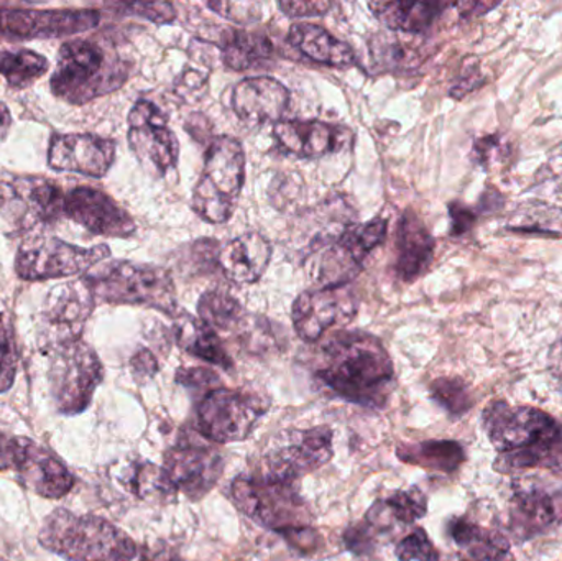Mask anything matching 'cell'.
<instances>
[{
	"instance_id": "cell-1",
	"label": "cell",
	"mask_w": 562,
	"mask_h": 561,
	"mask_svg": "<svg viewBox=\"0 0 562 561\" xmlns=\"http://www.w3.org/2000/svg\"><path fill=\"white\" fill-rule=\"evenodd\" d=\"M317 378L337 395L383 407L395 382L393 362L379 338L362 332H340L323 348Z\"/></svg>"
},
{
	"instance_id": "cell-2",
	"label": "cell",
	"mask_w": 562,
	"mask_h": 561,
	"mask_svg": "<svg viewBox=\"0 0 562 561\" xmlns=\"http://www.w3.org/2000/svg\"><path fill=\"white\" fill-rule=\"evenodd\" d=\"M128 75L131 61L109 40H69L59 48L49 88L56 98L82 105L114 92Z\"/></svg>"
},
{
	"instance_id": "cell-3",
	"label": "cell",
	"mask_w": 562,
	"mask_h": 561,
	"mask_svg": "<svg viewBox=\"0 0 562 561\" xmlns=\"http://www.w3.org/2000/svg\"><path fill=\"white\" fill-rule=\"evenodd\" d=\"M38 540L46 550L69 561H134L140 549L109 520L65 509L46 517Z\"/></svg>"
},
{
	"instance_id": "cell-4",
	"label": "cell",
	"mask_w": 562,
	"mask_h": 561,
	"mask_svg": "<svg viewBox=\"0 0 562 561\" xmlns=\"http://www.w3.org/2000/svg\"><path fill=\"white\" fill-rule=\"evenodd\" d=\"M95 303L144 305L178 316L177 290L167 269L132 262L99 263L85 276Z\"/></svg>"
},
{
	"instance_id": "cell-5",
	"label": "cell",
	"mask_w": 562,
	"mask_h": 561,
	"mask_svg": "<svg viewBox=\"0 0 562 561\" xmlns=\"http://www.w3.org/2000/svg\"><path fill=\"white\" fill-rule=\"evenodd\" d=\"M246 181V152L231 135L211 142L203 173L191 198L194 213L211 224H224L233 217Z\"/></svg>"
},
{
	"instance_id": "cell-6",
	"label": "cell",
	"mask_w": 562,
	"mask_h": 561,
	"mask_svg": "<svg viewBox=\"0 0 562 561\" xmlns=\"http://www.w3.org/2000/svg\"><path fill=\"white\" fill-rule=\"evenodd\" d=\"M389 221L375 217L350 224L346 231L307 247L306 272L321 287L347 285L363 267V260L385 240Z\"/></svg>"
},
{
	"instance_id": "cell-7",
	"label": "cell",
	"mask_w": 562,
	"mask_h": 561,
	"mask_svg": "<svg viewBox=\"0 0 562 561\" xmlns=\"http://www.w3.org/2000/svg\"><path fill=\"white\" fill-rule=\"evenodd\" d=\"M231 500L237 509L273 532L290 536L307 529L311 513L293 484L266 478H237L231 486Z\"/></svg>"
},
{
	"instance_id": "cell-8",
	"label": "cell",
	"mask_w": 562,
	"mask_h": 561,
	"mask_svg": "<svg viewBox=\"0 0 562 561\" xmlns=\"http://www.w3.org/2000/svg\"><path fill=\"white\" fill-rule=\"evenodd\" d=\"M102 378L104 369L98 355L81 339L52 349L49 388L59 414L78 415L85 412Z\"/></svg>"
},
{
	"instance_id": "cell-9",
	"label": "cell",
	"mask_w": 562,
	"mask_h": 561,
	"mask_svg": "<svg viewBox=\"0 0 562 561\" xmlns=\"http://www.w3.org/2000/svg\"><path fill=\"white\" fill-rule=\"evenodd\" d=\"M111 256L108 246L91 249L72 246L58 237L36 236L20 246L15 272L23 280L61 279L81 276Z\"/></svg>"
},
{
	"instance_id": "cell-10",
	"label": "cell",
	"mask_w": 562,
	"mask_h": 561,
	"mask_svg": "<svg viewBox=\"0 0 562 561\" xmlns=\"http://www.w3.org/2000/svg\"><path fill=\"white\" fill-rule=\"evenodd\" d=\"M484 425L495 450L501 453L553 444L562 438L561 425L535 407H510L494 402L484 412Z\"/></svg>"
},
{
	"instance_id": "cell-11",
	"label": "cell",
	"mask_w": 562,
	"mask_h": 561,
	"mask_svg": "<svg viewBox=\"0 0 562 561\" xmlns=\"http://www.w3.org/2000/svg\"><path fill=\"white\" fill-rule=\"evenodd\" d=\"M65 194L43 178L0 181V229H30L63 216Z\"/></svg>"
},
{
	"instance_id": "cell-12",
	"label": "cell",
	"mask_w": 562,
	"mask_h": 561,
	"mask_svg": "<svg viewBox=\"0 0 562 561\" xmlns=\"http://www.w3.org/2000/svg\"><path fill=\"white\" fill-rule=\"evenodd\" d=\"M267 412L266 402L234 389H213L198 408L200 430L216 444L243 441Z\"/></svg>"
},
{
	"instance_id": "cell-13",
	"label": "cell",
	"mask_w": 562,
	"mask_h": 561,
	"mask_svg": "<svg viewBox=\"0 0 562 561\" xmlns=\"http://www.w3.org/2000/svg\"><path fill=\"white\" fill-rule=\"evenodd\" d=\"M562 520V481L528 478L512 486L510 532L527 542L550 532Z\"/></svg>"
},
{
	"instance_id": "cell-14",
	"label": "cell",
	"mask_w": 562,
	"mask_h": 561,
	"mask_svg": "<svg viewBox=\"0 0 562 561\" xmlns=\"http://www.w3.org/2000/svg\"><path fill=\"white\" fill-rule=\"evenodd\" d=\"M128 145L142 167L164 177L180 158V144L167 115L147 99L135 102L128 114Z\"/></svg>"
},
{
	"instance_id": "cell-15",
	"label": "cell",
	"mask_w": 562,
	"mask_h": 561,
	"mask_svg": "<svg viewBox=\"0 0 562 561\" xmlns=\"http://www.w3.org/2000/svg\"><path fill=\"white\" fill-rule=\"evenodd\" d=\"M333 458V431L327 427L294 430L284 444L273 445L263 458V478L293 484L304 474L329 463Z\"/></svg>"
},
{
	"instance_id": "cell-16",
	"label": "cell",
	"mask_w": 562,
	"mask_h": 561,
	"mask_svg": "<svg viewBox=\"0 0 562 561\" xmlns=\"http://www.w3.org/2000/svg\"><path fill=\"white\" fill-rule=\"evenodd\" d=\"M359 299L349 285L306 290L294 300L293 325L303 341L316 343L327 329L346 326L356 318Z\"/></svg>"
},
{
	"instance_id": "cell-17",
	"label": "cell",
	"mask_w": 562,
	"mask_h": 561,
	"mask_svg": "<svg viewBox=\"0 0 562 561\" xmlns=\"http://www.w3.org/2000/svg\"><path fill=\"white\" fill-rule=\"evenodd\" d=\"M95 300L85 279L55 287L46 296L42 312V343L56 349L79 341Z\"/></svg>"
},
{
	"instance_id": "cell-18",
	"label": "cell",
	"mask_w": 562,
	"mask_h": 561,
	"mask_svg": "<svg viewBox=\"0 0 562 561\" xmlns=\"http://www.w3.org/2000/svg\"><path fill=\"white\" fill-rule=\"evenodd\" d=\"M101 22L95 10H26L0 7V33L19 38L78 35Z\"/></svg>"
},
{
	"instance_id": "cell-19",
	"label": "cell",
	"mask_w": 562,
	"mask_h": 561,
	"mask_svg": "<svg viewBox=\"0 0 562 561\" xmlns=\"http://www.w3.org/2000/svg\"><path fill=\"white\" fill-rule=\"evenodd\" d=\"M63 216L75 221L79 226L95 236L131 237L135 233L134 217L119 206L111 197L95 188H72L65 194Z\"/></svg>"
},
{
	"instance_id": "cell-20",
	"label": "cell",
	"mask_w": 562,
	"mask_h": 561,
	"mask_svg": "<svg viewBox=\"0 0 562 561\" xmlns=\"http://www.w3.org/2000/svg\"><path fill=\"white\" fill-rule=\"evenodd\" d=\"M115 142L92 134H56L48 148L53 170L102 178L114 164Z\"/></svg>"
},
{
	"instance_id": "cell-21",
	"label": "cell",
	"mask_w": 562,
	"mask_h": 561,
	"mask_svg": "<svg viewBox=\"0 0 562 561\" xmlns=\"http://www.w3.org/2000/svg\"><path fill=\"white\" fill-rule=\"evenodd\" d=\"M224 461L211 448L178 447L165 455L164 471L177 493L191 500L206 496L223 474Z\"/></svg>"
},
{
	"instance_id": "cell-22",
	"label": "cell",
	"mask_w": 562,
	"mask_h": 561,
	"mask_svg": "<svg viewBox=\"0 0 562 561\" xmlns=\"http://www.w3.org/2000/svg\"><path fill=\"white\" fill-rule=\"evenodd\" d=\"M273 137L284 154L296 158H321L342 150L353 134L344 125L323 121H280L273 125Z\"/></svg>"
},
{
	"instance_id": "cell-23",
	"label": "cell",
	"mask_w": 562,
	"mask_h": 561,
	"mask_svg": "<svg viewBox=\"0 0 562 561\" xmlns=\"http://www.w3.org/2000/svg\"><path fill=\"white\" fill-rule=\"evenodd\" d=\"M290 104L286 86L269 76L247 78L233 92V109L250 125L277 124Z\"/></svg>"
},
{
	"instance_id": "cell-24",
	"label": "cell",
	"mask_w": 562,
	"mask_h": 561,
	"mask_svg": "<svg viewBox=\"0 0 562 561\" xmlns=\"http://www.w3.org/2000/svg\"><path fill=\"white\" fill-rule=\"evenodd\" d=\"M435 237L422 217L406 210L396 227L395 273L403 282L419 279L431 266L435 257Z\"/></svg>"
},
{
	"instance_id": "cell-25",
	"label": "cell",
	"mask_w": 562,
	"mask_h": 561,
	"mask_svg": "<svg viewBox=\"0 0 562 561\" xmlns=\"http://www.w3.org/2000/svg\"><path fill=\"white\" fill-rule=\"evenodd\" d=\"M16 474L26 490L46 500H61L75 486V476L59 458L32 440L26 444Z\"/></svg>"
},
{
	"instance_id": "cell-26",
	"label": "cell",
	"mask_w": 562,
	"mask_h": 561,
	"mask_svg": "<svg viewBox=\"0 0 562 561\" xmlns=\"http://www.w3.org/2000/svg\"><path fill=\"white\" fill-rule=\"evenodd\" d=\"M272 259V246L259 233H246L231 240L220 256L217 263L224 276L237 285L259 282Z\"/></svg>"
},
{
	"instance_id": "cell-27",
	"label": "cell",
	"mask_w": 562,
	"mask_h": 561,
	"mask_svg": "<svg viewBox=\"0 0 562 561\" xmlns=\"http://www.w3.org/2000/svg\"><path fill=\"white\" fill-rule=\"evenodd\" d=\"M288 42L311 61L334 68H349L356 65L357 56L352 46L336 38L326 29L313 23H296L288 32Z\"/></svg>"
},
{
	"instance_id": "cell-28",
	"label": "cell",
	"mask_w": 562,
	"mask_h": 561,
	"mask_svg": "<svg viewBox=\"0 0 562 561\" xmlns=\"http://www.w3.org/2000/svg\"><path fill=\"white\" fill-rule=\"evenodd\" d=\"M449 534L459 547V561H515L507 537L465 519L449 524Z\"/></svg>"
},
{
	"instance_id": "cell-29",
	"label": "cell",
	"mask_w": 562,
	"mask_h": 561,
	"mask_svg": "<svg viewBox=\"0 0 562 561\" xmlns=\"http://www.w3.org/2000/svg\"><path fill=\"white\" fill-rule=\"evenodd\" d=\"M446 2H373L370 9L386 29L405 33H423L435 25L446 9Z\"/></svg>"
},
{
	"instance_id": "cell-30",
	"label": "cell",
	"mask_w": 562,
	"mask_h": 561,
	"mask_svg": "<svg viewBox=\"0 0 562 561\" xmlns=\"http://www.w3.org/2000/svg\"><path fill=\"white\" fill-rule=\"evenodd\" d=\"M175 336H177L180 348L193 355L194 358L203 359V361L223 369L233 368V359L224 348L220 336L201 319L181 313L175 322Z\"/></svg>"
},
{
	"instance_id": "cell-31",
	"label": "cell",
	"mask_w": 562,
	"mask_h": 561,
	"mask_svg": "<svg viewBox=\"0 0 562 561\" xmlns=\"http://www.w3.org/2000/svg\"><path fill=\"white\" fill-rule=\"evenodd\" d=\"M276 56L273 43L260 33L233 30L223 42V59L234 71L259 68Z\"/></svg>"
},
{
	"instance_id": "cell-32",
	"label": "cell",
	"mask_w": 562,
	"mask_h": 561,
	"mask_svg": "<svg viewBox=\"0 0 562 561\" xmlns=\"http://www.w3.org/2000/svg\"><path fill=\"white\" fill-rule=\"evenodd\" d=\"M396 453L405 463L415 464L425 470L441 471V473H454L465 461L464 448L449 440L402 445Z\"/></svg>"
},
{
	"instance_id": "cell-33",
	"label": "cell",
	"mask_w": 562,
	"mask_h": 561,
	"mask_svg": "<svg viewBox=\"0 0 562 561\" xmlns=\"http://www.w3.org/2000/svg\"><path fill=\"white\" fill-rule=\"evenodd\" d=\"M428 513V501L418 487L408 491H400L385 501H379L367 514V524L373 529H385L386 519H395L396 523L413 524L422 519Z\"/></svg>"
},
{
	"instance_id": "cell-34",
	"label": "cell",
	"mask_w": 562,
	"mask_h": 561,
	"mask_svg": "<svg viewBox=\"0 0 562 561\" xmlns=\"http://www.w3.org/2000/svg\"><path fill=\"white\" fill-rule=\"evenodd\" d=\"M198 313L201 322L206 323L214 332L243 329V323L246 322V310L239 300L223 290H210L204 293L198 303Z\"/></svg>"
},
{
	"instance_id": "cell-35",
	"label": "cell",
	"mask_w": 562,
	"mask_h": 561,
	"mask_svg": "<svg viewBox=\"0 0 562 561\" xmlns=\"http://www.w3.org/2000/svg\"><path fill=\"white\" fill-rule=\"evenodd\" d=\"M49 63L45 56L32 49H0V76L9 86L23 89L48 72Z\"/></svg>"
},
{
	"instance_id": "cell-36",
	"label": "cell",
	"mask_w": 562,
	"mask_h": 561,
	"mask_svg": "<svg viewBox=\"0 0 562 561\" xmlns=\"http://www.w3.org/2000/svg\"><path fill=\"white\" fill-rule=\"evenodd\" d=\"M508 231L520 234L562 237V210L544 203H527L508 221Z\"/></svg>"
},
{
	"instance_id": "cell-37",
	"label": "cell",
	"mask_w": 562,
	"mask_h": 561,
	"mask_svg": "<svg viewBox=\"0 0 562 561\" xmlns=\"http://www.w3.org/2000/svg\"><path fill=\"white\" fill-rule=\"evenodd\" d=\"M494 467L505 474L533 468H562V438L553 444L502 453Z\"/></svg>"
},
{
	"instance_id": "cell-38",
	"label": "cell",
	"mask_w": 562,
	"mask_h": 561,
	"mask_svg": "<svg viewBox=\"0 0 562 561\" xmlns=\"http://www.w3.org/2000/svg\"><path fill=\"white\" fill-rule=\"evenodd\" d=\"M431 397L451 415H464L474 405L471 391L458 378L436 379L431 384Z\"/></svg>"
},
{
	"instance_id": "cell-39",
	"label": "cell",
	"mask_w": 562,
	"mask_h": 561,
	"mask_svg": "<svg viewBox=\"0 0 562 561\" xmlns=\"http://www.w3.org/2000/svg\"><path fill=\"white\" fill-rule=\"evenodd\" d=\"M16 368H19V351H16L12 322L5 313H0V394L12 388Z\"/></svg>"
},
{
	"instance_id": "cell-40",
	"label": "cell",
	"mask_w": 562,
	"mask_h": 561,
	"mask_svg": "<svg viewBox=\"0 0 562 561\" xmlns=\"http://www.w3.org/2000/svg\"><path fill=\"white\" fill-rule=\"evenodd\" d=\"M132 484H134L135 494L138 497H144V500L151 496L165 497L177 493L168 481L165 471L150 463L137 467L134 478H132Z\"/></svg>"
},
{
	"instance_id": "cell-41",
	"label": "cell",
	"mask_w": 562,
	"mask_h": 561,
	"mask_svg": "<svg viewBox=\"0 0 562 561\" xmlns=\"http://www.w3.org/2000/svg\"><path fill=\"white\" fill-rule=\"evenodd\" d=\"M395 553L400 561H439L438 550L423 529H416L412 536L405 537Z\"/></svg>"
},
{
	"instance_id": "cell-42",
	"label": "cell",
	"mask_w": 562,
	"mask_h": 561,
	"mask_svg": "<svg viewBox=\"0 0 562 561\" xmlns=\"http://www.w3.org/2000/svg\"><path fill=\"white\" fill-rule=\"evenodd\" d=\"M124 9L132 15L144 16L154 23H171L177 16V10L168 2L125 3Z\"/></svg>"
},
{
	"instance_id": "cell-43",
	"label": "cell",
	"mask_w": 562,
	"mask_h": 561,
	"mask_svg": "<svg viewBox=\"0 0 562 561\" xmlns=\"http://www.w3.org/2000/svg\"><path fill=\"white\" fill-rule=\"evenodd\" d=\"M29 438L0 434V471L15 470L25 453Z\"/></svg>"
},
{
	"instance_id": "cell-44",
	"label": "cell",
	"mask_w": 562,
	"mask_h": 561,
	"mask_svg": "<svg viewBox=\"0 0 562 561\" xmlns=\"http://www.w3.org/2000/svg\"><path fill=\"white\" fill-rule=\"evenodd\" d=\"M175 379H177L178 384L193 389L213 388V385H216L217 382H220V378H217L216 372L206 368L178 369Z\"/></svg>"
},
{
	"instance_id": "cell-45",
	"label": "cell",
	"mask_w": 562,
	"mask_h": 561,
	"mask_svg": "<svg viewBox=\"0 0 562 561\" xmlns=\"http://www.w3.org/2000/svg\"><path fill=\"white\" fill-rule=\"evenodd\" d=\"M449 216H451V234L456 237L464 236L474 227L477 214L472 207L454 201L449 203Z\"/></svg>"
},
{
	"instance_id": "cell-46",
	"label": "cell",
	"mask_w": 562,
	"mask_h": 561,
	"mask_svg": "<svg viewBox=\"0 0 562 561\" xmlns=\"http://www.w3.org/2000/svg\"><path fill=\"white\" fill-rule=\"evenodd\" d=\"M279 7L288 16H317L324 15L333 9V3L323 0H310V2H280Z\"/></svg>"
},
{
	"instance_id": "cell-47",
	"label": "cell",
	"mask_w": 562,
	"mask_h": 561,
	"mask_svg": "<svg viewBox=\"0 0 562 561\" xmlns=\"http://www.w3.org/2000/svg\"><path fill=\"white\" fill-rule=\"evenodd\" d=\"M372 530L373 527L370 524H367V526H356L347 530L346 536H344L347 549L356 553V556H363V553L370 552L373 547Z\"/></svg>"
},
{
	"instance_id": "cell-48",
	"label": "cell",
	"mask_w": 562,
	"mask_h": 561,
	"mask_svg": "<svg viewBox=\"0 0 562 561\" xmlns=\"http://www.w3.org/2000/svg\"><path fill=\"white\" fill-rule=\"evenodd\" d=\"M132 372L137 379H151L158 372V362L148 349H140L131 361Z\"/></svg>"
},
{
	"instance_id": "cell-49",
	"label": "cell",
	"mask_w": 562,
	"mask_h": 561,
	"mask_svg": "<svg viewBox=\"0 0 562 561\" xmlns=\"http://www.w3.org/2000/svg\"><path fill=\"white\" fill-rule=\"evenodd\" d=\"M134 561H183L178 557L171 556L167 550L138 549Z\"/></svg>"
},
{
	"instance_id": "cell-50",
	"label": "cell",
	"mask_w": 562,
	"mask_h": 561,
	"mask_svg": "<svg viewBox=\"0 0 562 561\" xmlns=\"http://www.w3.org/2000/svg\"><path fill=\"white\" fill-rule=\"evenodd\" d=\"M551 369H553L554 375L560 379L562 384V339L554 346L551 351Z\"/></svg>"
},
{
	"instance_id": "cell-51",
	"label": "cell",
	"mask_w": 562,
	"mask_h": 561,
	"mask_svg": "<svg viewBox=\"0 0 562 561\" xmlns=\"http://www.w3.org/2000/svg\"><path fill=\"white\" fill-rule=\"evenodd\" d=\"M10 125H12V115L3 102H0V142L9 134Z\"/></svg>"
}]
</instances>
